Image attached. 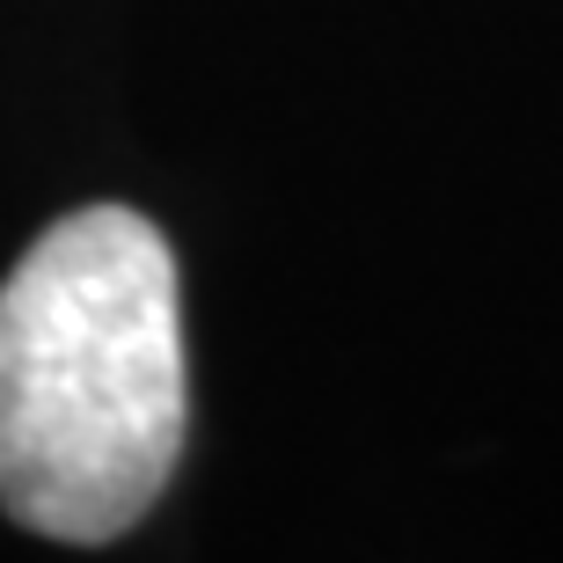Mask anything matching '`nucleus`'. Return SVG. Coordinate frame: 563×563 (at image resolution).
I'll return each instance as SVG.
<instances>
[{"label":"nucleus","instance_id":"nucleus-1","mask_svg":"<svg viewBox=\"0 0 563 563\" xmlns=\"http://www.w3.org/2000/svg\"><path fill=\"white\" fill-rule=\"evenodd\" d=\"M184 454V308L162 228L81 206L0 286V505L30 534L103 549Z\"/></svg>","mask_w":563,"mask_h":563}]
</instances>
